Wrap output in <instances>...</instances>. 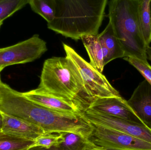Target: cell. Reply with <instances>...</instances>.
I'll return each mask as SVG.
<instances>
[{"instance_id": "obj_1", "label": "cell", "mask_w": 151, "mask_h": 150, "mask_svg": "<svg viewBox=\"0 0 151 150\" xmlns=\"http://www.w3.org/2000/svg\"><path fill=\"white\" fill-rule=\"evenodd\" d=\"M107 0H54L55 18L47 27L74 40L97 35Z\"/></svg>"}, {"instance_id": "obj_2", "label": "cell", "mask_w": 151, "mask_h": 150, "mask_svg": "<svg viewBox=\"0 0 151 150\" xmlns=\"http://www.w3.org/2000/svg\"><path fill=\"white\" fill-rule=\"evenodd\" d=\"M54 96L86 109L92 100L73 62L67 57H53L43 63L38 87Z\"/></svg>"}, {"instance_id": "obj_3", "label": "cell", "mask_w": 151, "mask_h": 150, "mask_svg": "<svg viewBox=\"0 0 151 150\" xmlns=\"http://www.w3.org/2000/svg\"><path fill=\"white\" fill-rule=\"evenodd\" d=\"M139 0H111L108 3L109 22L125 53L148 62L145 41L139 23Z\"/></svg>"}, {"instance_id": "obj_4", "label": "cell", "mask_w": 151, "mask_h": 150, "mask_svg": "<svg viewBox=\"0 0 151 150\" xmlns=\"http://www.w3.org/2000/svg\"><path fill=\"white\" fill-rule=\"evenodd\" d=\"M63 44L66 56L73 62L77 68L92 101L99 98L121 97L119 92L113 87L104 75L84 60L70 46L64 43Z\"/></svg>"}, {"instance_id": "obj_5", "label": "cell", "mask_w": 151, "mask_h": 150, "mask_svg": "<svg viewBox=\"0 0 151 150\" xmlns=\"http://www.w3.org/2000/svg\"><path fill=\"white\" fill-rule=\"evenodd\" d=\"M90 123L91 129L88 139L95 147L106 150H151L150 143L112 129Z\"/></svg>"}, {"instance_id": "obj_6", "label": "cell", "mask_w": 151, "mask_h": 150, "mask_svg": "<svg viewBox=\"0 0 151 150\" xmlns=\"http://www.w3.org/2000/svg\"><path fill=\"white\" fill-rule=\"evenodd\" d=\"M47 51V43L38 34L15 45L0 48V67L32 62Z\"/></svg>"}, {"instance_id": "obj_7", "label": "cell", "mask_w": 151, "mask_h": 150, "mask_svg": "<svg viewBox=\"0 0 151 150\" xmlns=\"http://www.w3.org/2000/svg\"><path fill=\"white\" fill-rule=\"evenodd\" d=\"M82 113L90 123L112 129L151 144V129L144 125L100 114L88 109H84Z\"/></svg>"}, {"instance_id": "obj_8", "label": "cell", "mask_w": 151, "mask_h": 150, "mask_svg": "<svg viewBox=\"0 0 151 150\" xmlns=\"http://www.w3.org/2000/svg\"><path fill=\"white\" fill-rule=\"evenodd\" d=\"M86 109L104 115L144 125L130 108L127 100L121 96L96 99L90 103Z\"/></svg>"}, {"instance_id": "obj_9", "label": "cell", "mask_w": 151, "mask_h": 150, "mask_svg": "<svg viewBox=\"0 0 151 150\" xmlns=\"http://www.w3.org/2000/svg\"><path fill=\"white\" fill-rule=\"evenodd\" d=\"M22 93L28 99L48 109L70 114L82 113L81 107L74 102L54 96L39 88Z\"/></svg>"}, {"instance_id": "obj_10", "label": "cell", "mask_w": 151, "mask_h": 150, "mask_svg": "<svg viewBox=\"0 0 151 150\" xmlns=\"http://www.w3.org/2000/svg\"><path fill=\"white\" fill-rule=\"evenodd\" d=\"M127 102L143 124L151 129V85L146 80L139 83Z\"/></svg>"}, {"instance_id": "obj_11", "label": "cell", "mask_w": 151, "mask_h": 150, "mask_svg": "<svg viewBox=\"0 0 151 150\" xmlns=\"http://www.w3.org/2000/svg\"><path fill=\"white\" fill-rule=\"evenodd\" d=\"M1 131L6 134L35 141L44 131L36 125L21 119L2 113Z\"/></svg>"}, {"instance_id": "obj_12", "label": "cell", "mask_w": 151, "mask_h": 150, "mask_svg": "<svg viewBox=\"0 0 151 150\" xmlns=\"http://www.w3.org/2000/svg\"><path fill=\"white\" fill-rule=\"evenodd\" d=\"M63 139L59 143L49 149L41 147L29 148L26 150H86L94 146L88 136L81 134L63 133Z\"/></svg>"}, {"instance_id": "obj_13", "label": "cell", "mask_w": 151, "mask_h": 150, "mask_svg": "<svg viewBox=\"0 0 151 150\" xmlns=\"http://www.w3.org/2000/svg\"><path fill=\"white\" fill-rule=\"evenodd\" d=\"M81 39L89 57V63L102 73L105 65L102 46L97 35H87L82 37Z\"/></svg>"}, {"instance_id": "obj_14", "label": "cell", "mask_w": 151, "mask_h": 150, "mask_svg": "<svg viewBox=\"0 0 151 150\" xmlns=\"http://www.w3.org/2000/svg\"><path fill=\"white\" fill-rule=\"evenodd\" d=\"M97 36L101 45L109 51L111 61L117 58L125 57L124 50L110 22L104 31Z\"/></svg>"}, {"instance_id": "obj_15", "label": "cell", "mask_w": 151, "mask_h": 150, "mask_svg": "<svg viewBox=\"0 0 151 150\" xmlns=\"http://www.w3.org/2000/svg\"><path fill=\"white\" fill-rule=\"evenodd\" d=\"M151 0H139L138 15L142 33L147 47L151 43Z\"/></svg>"}, {"instance_id": "obj_16", "label": "cell", "mask_w": 151, "mask_h": 150, "mask_svg": "<svg viewBox=\"0 0 151 150\" xmlns=\"http://www.w3.org/2000/svg\"><path fill=\"white\" fill-rule=\"evenodd\" d=\"M34 141L2 132L0 134V150H26L32 145Z\"/></svg>"}, {"instance_id": "obj_17", "label": "cell", "mask_w": 151, "mask_h": 150, "mask_svg": "<svg viewBox=\"0 0 151 150\" xmlns=\"http://www.w3.org/2000/svg\"><path fill=\"white\" fill-rule=\"evenodd\" d=\"M28 4L33 11L41 16L47 23L55 18L54 0H30Z\"/></svg>"}, {"instance_id": "obj_18", "label": "cell", "mask_w": 151, "mask_h": 150, "mask_svg": "<svg viewBox=\"0 0 151 150\" xmlns=\"http://www.w3.org/2000/svg\"><path fill=\"white\" fill-rule=\"evenodd\" d=\"M30 0H0V22L11 16L21 9Z\"/></svg>"}, {"instance_id": "obj_19", "label": "cell", "mask_w": 151, "mask_h": 150, "mask_svg": "<svg viewBox=\"0 0 151 150\" xmlns=\"http://www.w3.org/2000/svg\"><path fill=\"white\" fill-rule=\"evenodd\" d=\"M63 133H44L37 137L29 148L41 147L45 149H50L63 140Z\"/></svg>"}, {"instance_id": "obj_20", "label": "cell", "mask_w": 151, "mask_h": 150, "mask_svg": "<svg viewBox=\"0 0 151 150\" xmlns=\"http://www.w3.org/2000/svg\"><path fill=\"white\" fill-rule=\"evenodd\" d=\"M123 59L134 67L151 85V66L148 62L133 57H124Z\"/></svg>"}, {"instance_id": "obj_21", "label": "cell", "mask_w": 151, "mask_h": 150, "mask_svg": "<svg viewBox=\"0 0 151 150\" xmlns=\"http://www.w3.org/2000/svg\"><path fill=\"white\" fill-rule=\"evenodd\" d=\"M146 53L147 59H149L151 61V47L149 46L146 48Z\"/></svg>"}, {"instance_id": "obj_22", "label": "cell", "mask_w": 151, "mask_h": 150, "mask_svg": "<svg viewBox=\"0 0 151 150\" xmlns=\"http://www.w3.org/2000/svg\"><path fill=\"white\" fill-rule=\"evenodd\" d=\"M86 150H106L103 149H100V148H97V147H95V146L93 147H91V148H88Z\"/></svg>"}, {"instance_id": "obj_23", "label": "cell", "mask_w": 151, "mask_h": 150, "mask_svg": "<svg viewBox=\"0 0 151 150\" xmlns=\"http://www.w3.org/2000/svg\"><path fill=\"white\" fill-rule=\"evenodd\" d=\"M2 114L0 112V130H1L2 126Z\"/></svg>"}, {"instance_id": "obj_24", "label": "cell", "mask_w": 151, "mask_h": 150, "mask_svg": "<svg viewBox=\"0 0 151 150\" xmlns=\"http://www.w3.org/2000/svg\"><path fill=\"white\" fill-rule=\"evenodd\" d=\"M4 68L3 67H0V74H1V72L4 69Z\"/></svg>"}, {"instance_id": "obj_25", "label": "cell", "mask_w": 151, "mask_h": 150, "mask_svg": "<svg viewBox=\"0 0 151 150\" xmlns=\"http://www.w3.org/2000/svg\"><path fill=\"white\" fill-rule=\"evenodd\" d=\"M3 24V22H0V28H1V26Z\"/></svg>"}, {"instance_id": "obj_26", "label": "cell", "mask_w": 151, "mask_h": 150, "mask_svg": "<svg viewBox=\"0 0 151 150\" xmlns=\"http://www.w3.org/2000/svg\"><path fill=\"white\" fill-rule=\"evenodd\" d=\"M1 133H2L1 130H0V134H1Z\"/></svg>"}, {"instance_id": "obj_27", "label": "cell", "mask_w": 151, "mask_h": 150, "mask_svg": "<svg viewBox=\"0 0 151 150\" xmlns=\"http://www.w3.org/2000/svg\"></svg>"}, {"instance_id": "obj_28", "label": "cell", "mask_w": 151, "mask_h": 150, "mask_svg": "<svg viewBox=\"0 0 151 150\" xmlns=\"http://www.w3.org/2000/svg\"></svg>"}]
</instances>
